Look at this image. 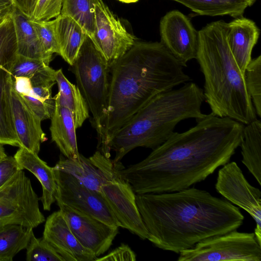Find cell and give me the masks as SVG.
Returning a JSON list of instances; mask_svg holds the SVG:
<instances>
[{"mask_svg":"<svg viewBox=\"0 0 261 261\" xmlns=\"http://www.w3.org/2000/svg\"><path fill=\"white\" fill-rule=\"evenodd\" d=\"M15 8L12 0H0V24L12 15Z\"/></svg>","mask_w":261,"mask_h":261,"instance_id":"39","label":"cell"},{"mask_svg":"<svg viewBox=\"0 0 261 261\" xmlns=\"http://www.w3.org/2000/svg\"><path fill=\"white\" fill-rule=\"evenodd\" d=\"M22 170L26 169L38 179L42 188L40 197L43 210L49 211L56 201L57 184L53 167L41 160L38 154L19 147L14 155Z\"/></svg>","mask_w":261,"mask_h":261,"instance_id":"20","label":"cell"},{"mask_svg":"<svg viewBox=\"0 0 261 261\" xmlns=\"http://www.w3.org/2000/svg\"><path fill=\"white\" fill-rule=\"evenodd\" d=\"M200 15L210 16H242L249 6L247 0H172Z\"/></svg>","mask_w":261,"mask_h":261,"instance_id":"27","label":"cell"},{"mask_svg":"<svg viewBox=\"0 0 261 261\" xmlns=\"http://www.w3.org/2000/svg\"><path fill=\"white\" fill-rule=\"evenodd\" d=\"M179 254L177 261H260L261 244L254 232L234 230L208 238Z\"/></svg>","mask_w":261,"mask_h":261,"instance_id":"7","label":"cell"},{"mask_svg":"<svg viewBox=\"0 0 261 261\" xmlns=\"http://www.w3.org/2000/svg\"><path fill=\"white\" fill-rule=\"evenodd\" d=\"M228 23L212 22L198 31L196 60L204 79L203 94L214 115L245 125L257 119L244 75L227 44Z\"/></svg>","mask_w":261,"mask_h":261,"instance_id":"4","label":"cell"},{"mask_svg":"<svg viewBox=\"0 0 261 261\" xmlns=\"http://www.w3.org/2000/svg\"><path fill=\"white\" fill-rule=\"evenodd\" d=\"M50 132L54 142L62 154L67 159H76L78 151L76 127L71 111L64 106L55 103L50 118Z\"/></svg>","mask_w":261,"mask_h":261,"instance_id":"21","label":"cell"},{"mask_svg":"<svg viewBox=\"0 0 261 261\" xmlns=\"http://www.w3.org/2000/svg\"><path fill=\"white\" fill-rule=\"evenodd\" d=\"M244 81L256 116H261V56L251 59L244 72Z\"/></svg>","mask_w":261,"mask_h":261,"instance_id":"30","label":"cell"},{"mask_svg":"<svg viewBox=\"0 0 261 261\" xmlns=\"http://www.w3.org/2000/svg\"><path fill=\"white\" fill-rule=\"evenodd\" d=\"M33 229L12 224L0 228V261H12L26 248Z\"/></svg>","mask_w":261,"mask_h":261,"instance_id":"28","label":"cell"},{"mask_svg":"<svg viewBox=\"0 0 261 261\" xmlns=\"http://www.w3.org/2000/svg\"><path fill=\"white\" fill-rule=\"evenodd\" d=\"M101 192L120 227L128 230L141 239H147L148 232L131 185L119 175L103 184Z\"/></svg>","mask_w":261,"mask_h":261,"instance_id":"12","label":"cell"},{"mask_svg":"<svg viewBox=\"0 0 261 261\" xmlns=\"http://www.w3.org/2000/svg\"><path fill=\"white\" fill-rule=\"evenodd\" d=\"M203 90L196 83L187 82L181 87L162 92L138 110L113 135L111 150L113 160L120 162L132 150L139 147L152 150L163 143L180 121L203 118L201 106Z\"/></svg>","mask_w":261,"mask_h":261,"instance_id":"5","label":"cell"},{"mask_svg":"<svg viewBox=\"0 0 261 261\" xmlns=\"http://www.w3.org/2000/svg\"><path fill=\"white\" fill-rule=\"evenodd\" d=\"M148 240L161 249L179 253L211 237L237 230L244 216L226 199L195 188L136 194Z\"/></svg>","mask_w":261,"mask_h":261,"instance_id":"2","label":"cell"},{"mask_svg":"<svg viewBox=\"0 0 261 261\" xmlns=\"http://www.w3.org/2000/svg\"><path fill=\"white\" fill-rule=\"evenodd\" d=\"M23 170L0 187V228L17 224L33 229L45 221L39 198Z\"/></svg>","mask_w":261,"mask_h":261,"instance_id":"8","label":"cell"},{"mask_svg":"<svg viewBox=\"0 0 261 261\" xmlns=\"http://www.w3.org/2000/svg\"><path fill=\"white\" fill-rule=\"evenodd\" d=\"M55 77L58 87V92L54 97L55 102L69 109L77 129L89 117L87 103L78 87L68 80L62 69L55 71Z\"/></svg>","mask_w":261,"mask_h":261,"instance_id":"25","label":"cell"},{"mask_svg":"<svg viewBox=\"0 0 261 261\" xmlns=\"http://www.w3.org/2000/svg\"><path fill=\"white\" fill-rule=\"evenodd\" d=\"M53 168L72 175L87 188L101 193V186L119 176L124 166L97 150L89 158L80 153L74 160L60 156Z\"/></svg>","mask_w":261,"mask_h":261,"instance_id":"13","label":"cell"},{"mask_svg":"<svg viewBox=\"0 0 261 261\" xmlns=\"http://www.w3.org/2000/svg\"><path fill=\"white\" fill-rule=\"evenodd\" d=\"M7 156L4 145L0 144V161Z\"/></svg>","mask_w":261,"mask_h":261,"instance_id":"40","label":"cell"},{"mask_svg":"<svg viewBox=\"0 0 261 261\" xmlns=\"http://www.w3.org/2000/svg\"><path fill=\"white\" fill-rule=\"evenodd\" d=\"M53 168L57 184V203L66 205L110 226L120 227L101 193L87 188L72 175Z\"/></svg>","mask_w":261,"mask_h":261,"instance_id":"9","label":"cell"},{"mask_svg":"<svg viewBox=\"0 0 261 261\" xmlns=\"http://www.w3.org/2000/svg\"><path fill=\"white\" fill-rule=\"evenodd\" d=\"M249 6H251L254 4L256 0H247Z\"/></svg>","mask_w":261,"mask_h":261,"instance_id":"42","label":"cell"},{"mask_svg":"<svg viewBox=\"0 0 261 261\" xmlns=\"http://www.w3.org/2000/svg\"><path fill=\"white\" fill-rule=\"evenodd\" d=\"M125 3H132L137 2L138 0H118Z\"/></svg>","mask_w":261,"mask_h":261,"instance_id":"41","label":"cell"},{"mask_svg":"<svg viewBox=\"0 0 261 261\" xmlns=\"http://www.w3.org/2000/svg\"><path fill=\"white\" fill-rule=\"evenodd\" d=\"M11 65L0 69V144L21 147L14 126L11 104L13 79L9 72Z\"/></svg>","mask_w":261,"mask_h":261,"instance_id":"23","label":"cell"},{"mask_svg":"<svg viewBox=\"0 0 261 261\" xmlns=\"http://www.w3.org/2000/svg\"><path fill=\"white\" fill-rule=\"evenodd\" d=\"M54 21L60 56L72 66L87 35L77 22L67 15L60 14Z\"/></svg>","mask_w":261,"mask_h":261,"instance_id":"24","label":"cell"},{"mask_svg":"<svg viewBox=\"0 0 261 261\" xmlns=\"http://www.w3.org/2000/svg\"><path fill=\"white\" fill-rule=\"evenodd\" d=\"M160 31L161 42L186 67L196 59L198 31L187 16L177 10L167 12L160 20Z\"/></svg>","mask_w":261,"mask_h":261,"instance_id":"15","label":"cell"},{"mask_svg":"<svg viewBox=\"0 0 261 261\" xmlns=\"http://www.w3.org/2000/svg\"><path fill=\"white\" fill-rule=\"evenodd\" d=\"M71 230L80 243L97 257L105 253L118 233L113 227L62 203H57Z\"/></svg>","mask_w":261,"mask_h":261,"instance_id":"14","label":"cell"},{"mask_svg":"<svg viewBox=\"0 0 261 261\" xmlns=\"http://www.w3.org/2000/svg\"><path fill=\"white\" fill-rule=\"evenodd\" d=\"M217 192L233 204L247 212L254 219V233L261 244V192L252 186L235 162H228L219 170L215 184Z\"/></svg>","mask_w":261,"mask_h":261,"instance_id":"10","label":"cell"},{"mask_svg":"<svg viewBox=\"0 0 261 261\" xmlns=\"http://www.w3.org/2000/svg\"><path fill=\"white\" fill-rule=\"evenodd\" d=\"M11 16L16 35L17 54L26 57L43 60L49 65L53 56L45 51L30 18L16 7Z\"/></svg>","mask_w":261,"mask_h":261,"instance_id":"22","label":"cell"},{"mask_svg":"<svg viewBox=\"0 0 261 261\" xmlns=\"http://www.w3.org/2000/svg\"><path fill=\"white\" fill-rule=\"evenodd\" d=\"M42 237L65 261H92L97 257L77 240L59 210L45 221Z\"/></svg>","mask_w":261,"mask_h":261,"instance_id":"16","label":"cell"},{"mask_svg":"<svg viewBox=\"0 0 261 261\" xmlns=\"http://www.w3.org/2000/svg\"><path fill=\"white\" fill-rule=\"evenodd\" d=\"M22 170L14 156H7L0 161V187L17 171Z\"/></svg>","mask_w":261,"mask_h":261,"instance_id":"37","label":"cell"},{"mask_svg":"<svg viewBox=\"0 0 261 261\" xmlns=\"http://www.w3.org/2000/svg\"><path fill=\"white\" fill-rule=\"evenodd\" d=\"M15 6L24 15L31 19L38 0H12Z\"/></svg>","mask_w":261,"mask_h":261,"instance_id":"38","label":"cell"},{"mask_svg":"<svg viewBox=\"0 0 261 261\" xmlns=\"http://www.w3.org/2000/svg\"><path fill=\"white\" fill-rule=\"evenodd\" d=\"M38 38L45 51L52 55L56 53L60 55V48L56 38L55 21H36L30 19Z\"/></svg>","mask_w":261,"mask_h":261,"instance_id":"33","label":"cell"},{"mask_svg":"<svg viewBox=\"0 0 261 261\" xmlns=\"http://www.w3.org/2000/svg\"><path fill=\"white\" fill-rule=\"evenodd\" d=\"M182 132H173L144 160L123 168L120 176L137 194L178 191L204 180L229 162L244 124L210 113Z\"/></svg>","mask_w":261,"mask_h":261,"instance_id":"1","label":"cell"},{"mask_svg":"<svg viewBox=\"0 0 261 261\" xmlns=\"http://www.w3.org/2000/svg\"><path fill=\"white\" fill-rule=\"evenodd\" d=\"M97 0H63L60 14L77 22L91 39L94 34V4Z\"/></svg>","mask_w":261,"mask_h":261,"instance_id":"29","label":"cell"},{"mask_svg":"<svg viewBox=\"0 0 261 261\" xmlns=\"http://www.w3.org/2000/svg\"><path fill=\"white\" fill-rule=\"evenodd\" d=\"M71 66L77 87L92 113L98 144L107 111L111 68L88 35Z\"/></svg>","mask_w":261,"mask_h":261,"instance_id":"6","label":"cell"},{"mask_svg":"<svg viewBox=\"0 0 261 261\" xmlns=\"http://www.w3.org/2000/svg\"><path fill=\"white\" fill-rule=\"evenodd\" d=\"M242 163L261 185V122L256 119L244 125L240 146Z\"/></svg>","mask_w":261,"mask_h":261,"instance_id":"26","label":"cell"},{"mask_svg":"<svg viewBox=\"0 0 261 261\" xmlns=\"http://www.w3.org/2000/svg\"><path fill=\"white\" fill-rule=\"evenodd\" d=\"M27 261H65L43 237L37 238L32 233L25 248Z\"/></svg>","mask_w":261,"mask_h":261,"instance_id":"32","label":"cell"},{"mask_svg":"<svg viewBox=\"0 0 261 261\" xmlns=\"http://www.w3.org/2000/svg\"><path fill=\"white\" fill-rule=\"evenodd\" d=\"M63 0H38L31 19L47 21L56 18L61 13Z\"/></svg>","mask_w":261,"mask_h":261,"instance_id":"35","label":"cell"},{"mask_svg":"<svg viewBox=\"0 0 261 261\" xmlns=\"http://www.w3.org/2000/svg\"><path fill=\"white\" fill-rule=\"evenodd\" d=\"M186 66L161 42L136 41L111 67L107 114L97 150L110 158L114 134L159 94L190 81Z\"/></svg>","mask_w":261,"mask_h":261,"instance_id":"3","label":"cell"},{"mask_svg":"<svg viewBox=\"0 0 261 261\" xmlns=\"http://www.w3.org/2000/svg\"><path fill=\"white\" fill-rule=\"evenodd\" d=\"M94 34L91 39L110 68L134 44L137 39L102 0L94 4Z\"/></svg>","mask_w":261,"mask_h":261,"instance_id":"11","label":"cell"},{"mask_svg":"<svg viewBox=\"0 0 261 261\" xmlns=\"http://www.w3.org/2000/svg\"><path fill=\"white\" fill-rule=\"evenodd\" d=\"M49 66L44 60L26 57L17 54L12 62L9 72L13 79L30 78L37 72Z\"/></svg>","mask_w":261,"mask_h":261,"instance_id":"34","label":"cell"},{"mask_svg":"<svg viewBox=\"0 0 261 261\" xmlns=\"http://www.w3.org/2000/svg\"><path fill=\"white\" fill-rule=\"evenodd\" d=\"M136 255L133 250L126 244H121L106 255L97 257L95 261H134Z\"/></svg>","mask_w":261,"mask_h":261,"instance_id":"36","label":"cell"},{"mask_svg":"<svg viewBox=\"0 0 261 261\" xmlns=\"http://www.w3.org/2000/svg\"><path fill=\"white\" fill-rule=\"evenodd\" d=\"M259 36V30L255 23L243 16L228 23L227 44L243 74L252 59V51L257 42Z\"/></svg>","mask_w":261,"mask_h":261,"instance_id":"18","label":"cell"},{"mask_svg":"<svg viewBox=\"0 0 261 261\" xmlns=\"http://www.w3.org/2000/svg\"><path fill=\"white\" fill-rule=\"evenodd\" d=\"M55 70L49 66L30 77L31 90L21 95L42 121L50 119L55 102L52 88L56 82Z\"/></svg>","mask_w":261,"mask_h":261,"instance_id":"19","label":"cell"},{"mask_svg":"<svg viewBox=\"0 0 261 261\" xmlns=\"http://www.w3.org/2000/svg\"><path fill=\"white\" fill-rule=\"evenodd\" d=\"M11 104L14 126L21 147L38 154L41 144L47 139L41 127L42 120L23 97L15 91L13 84Z\"/></svg>","mask_w":261,"mask_h":261,"instance_id":"17","label":"cell"},{"mask_svg":"<svg viewBox=\"0 0 261 261\" xmlns=\"http://www.w3.org/2000/svg\"><path fill=\"white\" fill-rule=\"evenodd\" d=\"M16 55V35L10 15L0 24V69L11 65Z\"/></svg>","mask_w":261,"mask_h":261,"instance_id":"31","label":"cell"}]
</instances>
